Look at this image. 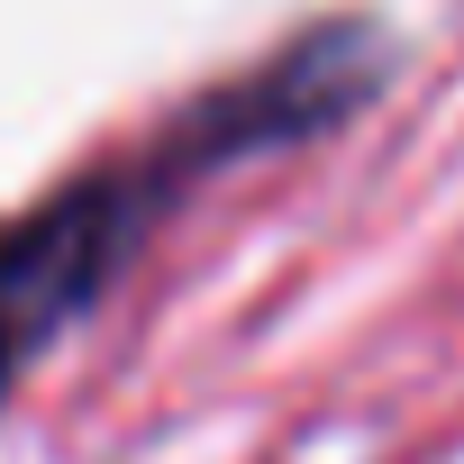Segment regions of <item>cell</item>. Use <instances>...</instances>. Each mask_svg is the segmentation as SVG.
<instances>
[{
	"label": "cell",
	"mask_w": 464,
	"mask_h": 464,
	"mask_svg": "<svg viewBox=\"0 0 464 464\" xmlns=\"http://www.w3.org/2000/svg\"><path fill=\"white\" fill-rule=\"evenodd\" d=\"M191 155H200V146H182V155H164V164H146V173L82 182V191H64V200H46V209H28V218L0 227V382H10V373L137 256L146 209L173 191V173H191Z\"/></svg>",
	"instance_id": "cell-1"
}]
</instances>
